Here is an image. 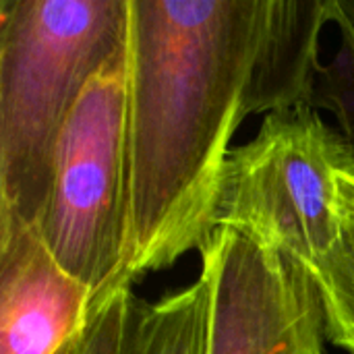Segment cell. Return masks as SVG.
<instances>
[{"label":"cell","instance_id":"cell-1","mask_svg":"<svg viewBox=\"0 0 354 354\" xmlns=\"http://www.w3.org/2000/svg\"><path fill=\"white\" fill-rule=\"evenodd\" d=\"M270 0H129V216L118 288L212 234Z\"/></svg>","mask_w":354,"mask_h":354},{"label":"cell","instance_id":"cell-2","mask_svg":"<svg viewBox=\"0 0 354 354\" xmlns=\"http://www.w3.org/2000/svg\"><path fill=\"white\" fill-rule=\"evenodd\" d=\"M127 25L129 0H0V218L41 228L62 129Z\"/></svg>","mask_w":354,"mask_h":354},{"label":"cell","instance_id":"cell-3","mask_svg":"<svg viewBox=\"0 0 354 354\" xmlns=\"http://www.w3.org/2000/svg\"><path fill=\"white\" fill-rule=\"evenodd\" d=\"M340 174H354L353 147L315 108L270 112L226 158L212 232L234 230L315 274L340 243Z\"/></svg>","mask_w":354,"mask_h":354},{"label":"cell","instance_id":"cell-4","mask_svg":"<svg viewBox=\"0 0 354 354\" xmlns=\"http://www.w3.org/2000/svg\"><path fill=\"white\" fill-rule=\"evenodd\" d=\"M127 216L129 64L124 44L89 79L62 129L41 222V234L54 259L91 288L93 311L120 290Z\"/></svg>","mask_w":354,"mask_h":354},{"label":"cell","instance_id":"cell-5","mask_svg":"<svg viewBox=\"0 0 354 354\" xmlns=\"http://www.w3.org/2000/svg\"><path fill=\"white\" fill-rule=\"evenodd\" d=\"M205 354H324L326 311L313 274L234 230L203 245Z\"/></svg>","mask_w":354,"mask_h":354},{"label":"cell","instance_id":"cell-6","mask_svg":"<svg viewBox=\"0 0 354 354\" xmlns=\"http://www.w3.org/2000/svg\"><path fill=\"white\" fill-rule=\"evenodd\" d=\"M93 292L50 253L41 228L0 218V354H81Z\"/></svg>","mask_w":354,"mask_h":354},{"label":"cell","instance_id":"cell-7","mask_svg":"<svg viewBox=\"0 0 354 354\" xmlns=\"http://www.w3.org/2000/svg\"><path fill=\"white\" fill-rule=\"evenodd\" d=\"M330 0H270L266 31L251 68L245 114L311 106L319 62V35L330 23Z\"/></svg>","mask_w":354,"mask_h":354},{"label":"cell","instance_id":"cell-8","mask_svg":"<svg viewBox=\"0 0 354 354\" xmlns=\"http://www.w3.org/2000/svg\"><path fill=\"white\" fill-rule=\"evenodd\" d=\"M207 284L199 276L191 286L145 303L133 354H205Z\"/></svg>","mask_w":354,"mask_h":354},{"label":"cell","instance_id":"cell-9","mask_svg":"<svg viewBox=\"0 0 354 354\" xmlns=\"http://www.w3.org/2000/svg\"><path fill=\"white\" fill-rule=\"evenodd\" d=\"M131 288L114 292L93 315L81 354H133L143 311Z\"/></svg>","mask_w":354,"mask_h":354},{"label":"cell","instance_id":"cell-10","mask_svg":"<svg viewBox=\"0 0 354 354\" xmlns=\"http://www.w3.org/2000/svg\"><path fill=\"white\" fill-rule=\"evenodd\" d=\"M311 108H326L336 116L354 153V52L348 46L340 44L336 58L322 66Z\"/></svg>","mask_w":354,"mask_h":354},{"label":"cell","instance_id":"cell-11","mask_svg":"<svg viewBox=\"0 0 354 354\" xmlns=\"http://www.w3.org/2000/svg\"><path fill=\"white\" fill-rule=\"evenodd\" d=\"M313 278L324 299L328 340L348 354H354V286L326 276Z\"/></svg>","mask_w":354,"mask_h":354},{"label":"cell","instance_id":"cell-12","mask_svg":"<svg viewBox=\"0 0 354 354\" xmlns=\"http://www.w3.org/2000/svg\"><path fill=\"white\" fill-rule=\"evenodd\" d=\"M340 243L328 263L313 276H326L354 286V174H340Z\"/></svg>","mask_w":354,"mask_h":354},{"label":"cell","instance_id":"cell-13","mask_svg":"<svg viewBox=\"0 0 354 354\" xmlns=\"http://www.w3.org/2000/svg\"><path fill=\"white\" fill-rule=\"evenodd\" d=\"M330 21L338 25L342 44L354 52V0H330Z\"/></svg>","mask_w":354,"mask_h":354}]
</instances>
